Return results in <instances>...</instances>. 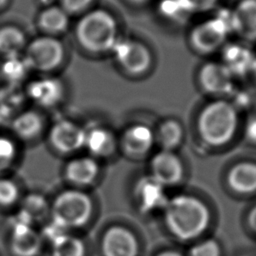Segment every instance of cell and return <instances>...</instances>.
<instances>
[{
	"instance_id": "52a82bcc",
	"label": "cell",
	"mask_w": 256,
	"mask_h": 256,
	"mask_svg": "<svg viewBox=\"0 0 256 256\" xmlns=\"http://www.w3.org/2000/svg\"><path fill=\"white\" fill-rule=\"evenodd\" d=\"M25 58L30 68L50 71L61 64L64 58V48L61 42L53 37H39L28 45Z\"/></svg>"
},
{
	"instance_id": "8992f818",
	"label": "cell",
	"mask_w": 256,
	"mask_h": 256,
	"mask_svg": "<svg viewBox=\"0 0 256 256\" xmlns=\"http://www.w3.org/2000/svg\"><path fill=\"white\" fill-rule=\"evenodd\" d=\"M111 51L118 64L128 73H145L151 66L152 55L143 43L132 39H118Z\"/></svg>"
},
{
	"instance_id": "9a60e30c",
	"label": "cell",
	"mask_w": 256,
	"mask_h": 256,
	"mask_svg": "<svg viewBox=\"0 0 256 256\" xmlns=\"http://www.w3.org/2000/svg\"><path fill=\"white\" fill-rule=\"evenodd\" d=\"M155 135L152 130L143 124H135L129 127L122 137L124 150L132 156H142L153 146Z\"/></svg>"
},
{
	"instance_id": "44dd1931",
	"label": "cell",
	"mask_w": 256,
	"mask_h": 256,
	"mask_svg": "<svg viewBox=\"0 0 256 256\" xmlns=\"http://www.w3.org/2000/svg\"><path fill=\"white\" fill-rule=\"evenodd\" d=\"M155 139L161 146L162 150L172 151L182 142L183 128L177 120H165L159 126Z\"/></svg>"
},
{
	"instance_id": "7c38bea8",
	"label": "cell",
	"mask_w": 256,
	"mask_h": 256,
	"mask_svg": "<svg viewBox=\"0 0 256 256\" xmlns=\"http://www.w3.org/2000/svg\"><path fill=\"white\" fill-rule=\"evenodd\" d=\"M105 256H136L138 251L134 235L123 227H112L103 238Z\"/></svg>"
},
{
	"instance_id": "603a6c76",
	"label": "cell",
	"mask_w": 256,
	"mask_h": 256,
	"mask_svg": "<svg viewBox=\"0 0 256 256\" xmlns=\"http://www.w3.org/2000/svg\"><path fill=\"white\" fill-rule=\"evenodd\" d=\"M25 43V36L20 29L13 26L0 29V53L5 57L20 55Z\"/></svg>"
},
{
	"instance_id": "2e32d148",
	"label": "cell",
	"mask_w": 256,
	"mask_h": 256,
	"mask_svg": "<svg viewBox=\"0 0 256 256\" xmlns=\"http://www.w3.org/2000/svg\"><path fill=\"white\" fill-rule=\"evenodd\" d=\"M227 182L234 192L240 194L256 192V163H237L230 169Z\"/></svg>"
},
{
	"instance_id": "4316f807",
	"label": "cell",
	"mask_w": 256,
	"mask_h": 256,
	"mask_svg": "<svg viewBox=\"0 0 256 256\" xmlns=\"http://www.w3.org/2000/svg\"><path fill=\"white\" fill-rule=\"evenodd\" d=\"M53 256H83L84 245L82 241L76 237L63 235L53 241Z\"/></svg>"
},
{
	"instance_id": "484cf974",
	"label": "cell",
	"mask_w": 256,
	"mask_h": 256,
	"mask_svg": "<svg viewBox=\"0 0 256 256\" xmlns=\"http://www.w3.org/2000/svg\"><path fill=\"white\" fill-rule=\"evenodd\" d=\"M24 96L14 84L0 91V115L2 118L11 115L23 103Z\"/></svg>"
},
{
	"instance_id": "f546056e",
	"label": "cell",
	"mask_w": 256,
	"mask_h": 256,
	"mask_svg": "<svg viewBox=\"0 0 256 256\" xmlns=\"http://www.w3.org/2000/svg\"><path fill=\"white\" fill-rule=\"evenodd\" d=\"M16 147L14 142L4 136H0V170L6 168L14 159Z\"/></svg>"
},
{
	"instance_id": "d6a6232c",
	"label": "cell",
	"mask_w": 256,
	"mask_h": 256,
	"mask_svg": "<svg viewBox=\"0 0 256 256\" xmlns=\"http://www.w3.org/2000/svg\"><path fill=\"white\" fill-rule=\"evenodd\" d=\"M44 208V201L38 196H31L26 200L25 213L31 218L32 214H39Z\"/></svg>"
},
{
	"instance_id": "e0dca14e",
	"label": "cell",
	"mask_w": 256,
	"mask_h": 256,
	"mask_svg": "<svg viewBox=\"0 0 256 256\" xmlns=\"http://www.w3.org/2000/svg\"><path fill=\"white\" fill-rule=\"evenodd\" d=\"M136 195L141 208L146 210L164 208L168 201L164 194V186L152 176L139 181L136 187Z\"/></svg>"
},
{
	"instance_id": "4fadbf2b",
	"label": "cell",
	"mask_w": 256,
	"mask_h": 256,
	"mask_svg": "<svg viewBox=\"0 0 256 256\" xmlns=\"http://www.w3.org/2000/svg\"><path fill=\"white\" fill-rule=\"evenodd\" d=\"M63 92V85L56 78L38 79L27 87L29 98L43 107H51L60 102Z\"/></svg>"
},
{
	"instance_id": "f1b7e54d",
	"label": "cell",
	"mask_w": 256,
	"mask_h": 256,
	"mask_svg": "<svg viewBox=\"0 0 256 256\" xmlns=\"http://www.w3.org/2000/svg\"><path fill=\"white\" fill-rule=\"evenodd\" d=\"M221 249L214 239L203 240L196 243L189 251V256H220Z\"/></svg>"
},
{
	"instance_id": "30bf717a",
	"label": "cell",
	"mask_w": 256,
	"mask_h": 256,
	"mask_svg": "<svg viewBox=\"0 0 256 256\" xmlns=\"http://www.w3.org/2000/svg\"><path fill=\"white\" fill-rule=\"evenodd\" d=\"M86 132L77 124L62 120L51 129L49 138L55 149L62 153L74 152L85 145Z\"/></svg>"
},
{
	"instance_id": "836d02e7",
	"label": "cell",
	"mask_w": 256,
	"mask_h": 256,
	"mask_svg": "<svg viewBox=\"0 0 256 256\" xmlns=\"http://www.w3.org/2000/svg\"><path fill=\"white\" fill-rule=\"evenodd\" d=\"M91 2L92 0H62V5L66 12L76 13L87 8Z\"/></svg>"
},
{
	"instance_id": "ab89813d",
	"label": "cell",
	"mask_w": 256,
	"mask_h": 256,
	"mask_svg": "<svg viewBox=\"0 0 256 256\" xmlns=\"http://www.w3.org/2000/svg\"><path fill=\"white\" fill-rule=\"evenodd\" d=\"M6 1H7V0H0V8L4 6V4L6 3Z\"/></svg>"
},
{
	"instance_id": "8d00e7d4",
	"label": "cell",
	"mask_w": 256,
	"mask_h": 256,
	"mask_svg": "<svg viewBox=\"0 0 256 256\" xmlns=\"http://www.w3.org/2000/svg\"><path fill=\"white\" fill-rule=\"evenodd\" d=\"M157 256H182L180 253L176 252V251H172V250H168V251H164L161 252L160 254H158Z\"/></svg>"
},
{
	"instance_id": "5bb4252c",
	"label": "cell",
	"mask_w": 256,
	"mask_h": 256,
	"mask_svg": "<svg viewBox=\"0 0 256 256\" xmlns=\"http://www.w3.org/2000/svg\"><path fill=\"white\" fill-rule=\"evenodd\" d=\"M255 57L249 48L238 43L228 44L222 51V63L233 76H243L250 72Z\"/></svg>"
},
{
	"instance_id": "3957f363",
	"label": "cell",
	"mask_w": 256,
	"mask_h": 256,
	"mask_svg": "<svg viewBox=\"0 0 256 256\" xmlns=\"http://www.w3.org/2000/svg\"><path fill=\"white\" fill-rule=\"evenodd\" d=\"M76 36L79 43L92 52L111 50L117 38V23L105 10H93L84 15L77 24Z\"/></svg>"
},
{
	"instance_id": "7402d4cb",
	"label": "cell",
	"mask_w": 256,
	"mask_h": 256,
	"mask_svg": "<svg viewBox=\"0 0 256 256\" xmlns=\"http://www.w3.org/2000/svg\"><path fill=\"white\" fill-rule=\"evenodd\" d=\"M43 128V121L40 115L34 111H25L15 117L13 130L24 139L36 137Z\"/></svg>"
},
{
	"instance_id": "1f68e13d",
	"label": "cell",
	"mask_w": 256,
	"mask_h": 256,
	"mask_svg": "<svg viewBox=\"0 0 256 256\" xmlns=\"http://www.w3.org/2000/svg\"><path fill=\"white\" fill-rule=\"evenodd\" d=\"M192 13L205 12L214 8L218 0H180Z\"/></svg>"
},
{
	"instance_id": "83f0119b",
	"label": "cell",
	"mask_w": 256,
	"mask_h": 256,
	"mask_svg": "<svg viewBox=\"0 0 256 256\" xmlns=\"http://www.w3.org/2000/svg\"><path fill=\"white\" fill-rule=\"evenodd\" d=\"M159 11L164 17L174 21H184L192 13L180 0H162Z\"/></svg>"
},
{
	"instance_id": "277c9868",
	"label": "cell",
	"mask_w": 256,
	"mask_h": 256,
	"mask_svg": "<svg viewBox=\"0 0 256 256\" xmlns=\"http://www.w3.org/2000/svg\"><path fill=\"white\" fill-rule=\"evenodd\" d=\"M92 203L90 198L79 191H66L55 201L54 221L64 227L83 225L91 215Z\"/></svg>"
},
{
	"instance_id": "9c48e42d",
	"label": "cell",
	"mask_w": 256,
	"mask_h": 256,
	"mask_svg": "<svg viewBox=\"0 0 256 256\" xmlns=\"http://www.w3.org/2000/svg\"><path fill=\"white\" fill-rule=\"evenodd\" d=\"M151 176L161 185L173 186L183 178V165L173 151L162 150L151 160Z\"/></svg>"
},
{
	"instance_id": "ffe728a7",
	"label": "cell",
	"mask_w": 256,
	"mask_h": 256,
	"mask_svg": "<svg viewBox=\"0 0 256 256\" xmlns=\"http://www.w3.org/2000/svg\"><path fill=\"white\" fill-rule=\"evenodd\" d=\"M98 173L97 163L88 157H82L71 161L66 168L68 179L76 184H88L94 180Z\"/></svg>"
},
{
	"instance_id": "d6986e66",
	"label": "cell",
	"mask_w": 256,
	"mask_h": 256,
	"mask_svg": "<svg viewBox=\"0 0 256 256\" xmlns=\"http://www.w3.org/2000/svg\"><path fill=\"white\" fill-rule=\"evenodd\" d=\"M12 248L18 256H33L40 248L39 236L30 226L15 227Z\"/></svg>"
},
{
	"instance_id": "7a4b0ae2",
	"label": "cell",
	"mask_w": 256,
	"mask_h": 256,
	"mask_svg": "<svg viewBox=\"0 0 256 256\" xmlns=\"http://www.w3.org/2000/svg\"><path fill=\"white\" fill-rule=\"evenodd\" d=\"M238 123L236 107L226 100H216L201 110L197 120V129L206 144L223 146L233 139Z\"/></svg>"
},
{
	"instance_id": "74e56055",
	"label": "cell",
	"mask_w": 256,
	"mask_h": 256,
	"mask_svg": "<svg viewBox=\"0 0 256 256\" xmlns=\"http://www.w3.org/2000/svg\"><path fill=\"white\" fill-rule=\"evenodd\" d=\"M250 72H252V74H253V76H254V78L256 80V57L254 59V62H253V65H252V68H251Z\"/></svg>"
},
{
	"instance_id": "d4e9b609",
	"label": "cell",
	"mask_w": 256,
	"mask_h": 256,
	"mask_svg": "<svg viewBox=\"0 0 256 256\" xmlns=\"http://www.w3.org/2000/svg\"><path fill=\"white\" fill-rule=\"evenodd\" d=\"M30 66L25 56L15 55L5 57V61L1 66V72L4 78L10 82V84L17 85L28 73Z\"/></svg>"
},
{
	"instance_id": "f35d334b",
	"label": "cell",
	"mask_w": 256,
	"mask_h": 256,
	"mask_svg": "<svg viewBox=\"0 0 256 256\" xmlns=\"http://www.w3.org/2000/svg\"><path fill=\"white\" fill-rule=\"evenodd\" d=\"M130 1H132V2H134V3H137V4H140V3L146 2L147 0H130Z\"/></svg>"
},
{
	"instance_id": "60d3db41",
	"label": "cell",
	"mask_w": 256,
	"mask_h": 256,
	"mask_svg": "<svg viewBox=\"0 0 256 256\" xmlns=\"http://www.w3.org/2000/svg\"><path fill=\"white\" fill-rule=\"evenodd\" d=\"M2 119H3V118H2V116H1V115H0V122H1V121H2Z\"/></svg>"
},
{
	"instance_id": "ba28073f",
	"label": "cell",
	"mask_w": 256,
	"mask_h": 256,
	"mask_svg": "<svg viewBox=\"0 0 256 256\" xmlns=\"http://www.w3.org/2000/svg\"><path fill=\"white\" fill-rule=\"evenodd\" d=\"M233 77L227 67L219 62H207L198 72V82L201 88L217 96L227 95L233 91Z\"/></svg>"
},
{
	"instance_id": "cb8c5ba5",
	"label": "cell",
	"mask_w": 256,
	"mask_h": 256,
	"mask_svg": "<svg viewBox=\"0 0 256 256\" xmlns=\"http://www.w3.org/2000/svg\"><path fill=\"white\" fill-rule=\"evenodd\" d=\"M39 24L49 33L62 32L68 26L67 12L63 8L49 7L40 14Z\"/></svg>"
},
{
	"instance_id": "ac0fdd59",
	"label": "cell",
	"mask_w": 256,
	"mask_h": 256,
	"mask_svg": "<svg viewBox=\"0 0 256 256\" xmlns=\"http://www.w3.org/2000/svg\"><path fill=\"white\" fill-rule=\"evenodd\" d=\"M85 146L94 155L108 156L114 151L116 141L114 135L109 130L95 127L86 132Z\"/></svg>"
},
{
	"instance_id": "5b68a950",
	"label": "cell",
	"mask_w": 256,
	"mask_h": 256,
	"mask_svg": "<svg viewBox=\"0 0 256 256\" xmlns=\"http://www.w3.org/2000/svg\"><path fill=\"white\" fill-rule=\"evenodd\" d=\"M230 31V18L216 16L193 27L189 43L198 53L210 54L223 46Z\"/></svg>"
},
{
	"instance_id": "8fae6325",
	"label": "cell",
	"mask_w": 256,
	"mask_h": 256,
	"mask_svg": "<svg viewBox=\"0 0 256 256\" xmlns=\"http://www.w3.org/2000/svg\"><path fill=\"white\" fill-rule=\"evenodd\" d=\"M230 28L246 41H256V0H240L230 12Z\"/></svg>"
},
{
	"instance_id": "6da1fadb",
	"label": "cell",
	"mask_w": 256,
	"mask_h": 256,
	"mask_svg": "<svg viewBox=\"0 0 256 256\" xmlns=\"http://www.w3.org/2000/svg\"><path fill=\"white\" fill-rule=\"evenodd\" d=\"M164 211L167 228L182 241L199 237L207 229L210 221L207 206L200 199L188 194L168 199Z\"/></svg>"
},
{
	"instance_id": "e575fe53",
	"label": "cell",
	"mask_w": 256,
	"mask_h": 256,
	"mask_svg": "<svg viewBox=\"0 0 256 256\" xmlns=\"http://www.w3.org/2000/svg\"><path fill=\"white\" fill-rule=\"evenodd\" d=\"M246 137L249 141L256 144V117L250 119L246 125Z\"/></svg>"
},
{
	"instance_id": "4dcf8cb0",
	"label": "cell",
	"mask_w": 256,
	"mask_h": 256,
	"mask_svg": "<svg viewBox=\"0 0 256 256\" xmlns=\"http://www.w3.org/2000/svg\"><path fill=\"white\" fill-rule=\"evenodd\" d=\"M17 196V186L8 179H0V204H11L16 200Z\"/></svg>"
},
{
	"instance_id": "d590c367",
	"label": "cell",
	"mask_w": 256,
	"mask_h": 256,
	"mask_svg": "<svg viewBox=\"0 0 256 256\" xmlns=\"http://www.w3.org/2000/svg\"><path fill=\"white\" fill-rule=\"evenodd\" d=\"M248 224L253 232L256 233V206L251 209V211L248 214Z\"/></svg>"
}]
</instances>
